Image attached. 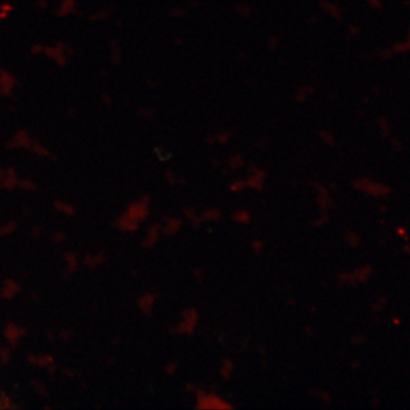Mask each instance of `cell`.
<instances>
[{"mask_svg":"<svg viewBox=\"0 0 410 410\" xmlns=\"http://www.w3.org/2000/svg\"><path fill=\"white\" fill-rule=\"evenodd\" d=\"M107 363H108V364H113V363H114V359H108V360H107Z\"/></svg>","mask_w":410,"mask_h":410,"instance_id":"cell-51","label":"cell"},{"mask_svg":"<svg viewBox=\"0 0 410 410\" xmlns=\"http://www.w3.org/2000/svg\"><path fill=\"white\" fill-rule=\"evenodd\" d=\"M43 235V228L40 227V226H35L31 229V236L33 238H39V237Z\"/></svg>","mask_w":410,"mask_h":410,"instance_id":"cell-38","label":"cell"},{"mask_svg":"<svg viewBox=\"0 0 410 410\" xmlns=\"http://www.w3.org/2000/svg\"><path fill=\"white\" fill-rule=\"evenodd\" d=\"M392 321H394L396 323H400L401 322V320H399V318H393Z\"/></svg>","mask_w":410,"mask_h":410,"instance_id":"cell-48","label":"cell"},{"mask_svg":"<svg viewBox=\"0 0 410 410\" xmlns=\"http://www.w3.org/2000/svg\"><path fill=\"white\" fill-rule=\"evenodd\" d=\"M44 409H52V407H50V406H44Z\"/></svg>","mask_w":410,"mask_h":410,"instance_id":"cell-49","label":"cell"},{"mask_svg":"<svg viewBox=\"0 0 410 410\" xmlns=\"http://www.w3.org/2000/svg\"><path fill=\"white\" fill-rule=\"evenodd\" d=\"M21 291V285L18 284L16 280L13 279V278H6V279L2 281V286L1 288H0V299L9 301L20 294Z\"/></svg>","mask_w":410,"mask_h":410,"instance_id":"cell-8","label":"cell"},{"mask_svg":"<svg viewBox=\"0 0 410 410\" xmlns=\"http://www.w3.org/2000/svg\"><path fill=\"white\" fill-rule=\"evenodd\" d=\"M56 364L55 357L50 355V353H43V355L37 356L36 360V367L41 368V369H47L51 364Z\"/></svg>","mask_w":410,"mask_h":410,"instance_id":"cell-21","label":"cell"},{"mask_svg":"<svg viewBox=\"0 0 410 410\" xmlns=\"http://www.w3.org/2000/svg\"><path fill=\"white\" fill-rule=\"evenodd\" d=\"M18 224L17 221L15 220H8L5 221V223H1L0 221V236H10L13 235L15 231L17 230Z\"/></svg>","mask_w":410,"mask_h":410,"instance_id":"cell-22","label":"cell"},{"mask_svg":"<svg viewBox=\"0 0 410 410\" xmlns=\"http://www.w3.org/2000/svg\"><path fill=\"white\" fill-rule=\"evenodd\" d=\"M199 315L196 309L189 308L182 312V318L174 327V332L179 335H191L196 329Z\"/></svg>","mask_w":410,"mask_h":410,"instance_id":"cell-2","label":"cell"},{"mask_svg":"<svg viewBox=\"0 0 410 410\" xmlns=\"http://www.w3.org/2000/svg\"><path fill=\"white\" fill-rule=\"evenodd\" d=\"M26 333L28 330L25 327L17 325L14 321H8L3 328V336L10 348H16L22 338L26 335Z\"/></svg>","mask_w":410,"mask_h":410,"instance_id":"cell-5","label":"cell"},{"mask_svg":"<svg viewBox=\"0 0 410 410\" xmlns=\"http://www.w3.org/2000/svg\"><path fill=\"white\" fill-rule=\"evenodd\" d=\"M161 234L162 229L160 224L150 225L147 231H146L145 237L141 240V246L144 247V249H152V247L155 246V244L159 242Z\"/></svg>","mask_w":410,"mask_h":410,"instance_id":"cell-12","label":"cell"},{"mask_svg":"<svg viewBox=\"0 0 410 410\" xmlns=\"http://www.w3.org/2000/svg\"><path fill=\"white\" fill-rule=\"evenodd\" d=\"M12 358V348L8 345H0V364L6 366Z\"/></svg>","mask_w":410,"mask_h":410,"instance_id":"cell-27","label":"cell"},{"mask_svg":"<svg viewBox=\"0 0 410 410\" xmlns=\"http://www.w3.org/2000/svg\"><path fill=\"white\" fill-rule=\"evenodd\" d=\"M114 226L120 231L127 232V234H133V232H136L138 230L140 224L135 221L134 219H131V218L128 217L126 213H122L121 216L115 219Z\"/></svg>","mask_w":410,"mask_h":410,"instance_id":"cell-11","label":"cell"},{"mask_svg":"<svg viewBox=\"0 0 410 410\" xmlns=\"http://www.w3.org/2000/svg\"><path fill=\"white\" fill-rule=\"evenodd\" d=\"M232 220L239 225H246L251 221V214L246 210H236L232 214Z\"/></svg>","mask_w":410,"mask_h":410,"instance_id":"cell-25","label":"cell"},{"mask_svg":"<svg viewBox=\"0 0 410 410\" xmlns=\"http://www.w3.org/2000/svg\"><path fill=\"white\" fill-rule=\"evenodd\" d=\"M125 213L131 219H134L137 223L141 224L147 219L150 213V201L148 196H141L137 201L131 202L127 206Z\"/></svg>","mask_w":410,"mask_h":410,"instance_id":"cell-3","label":"cell"},{"mask_svg":"<svg viewBox=\"0 0 410 410\" xmlns=\"http://www.w3.org/2000/svg\"><path fill=\"white\" fill-rule=\"evenodd\" d=\"M18 187L23 191H33L36 190L37 185L31 179H20L18 180Z\"/></svg>","mask_w":410,"mask_h":410,"instance_id":"cell-29","label":"cell"},{"mask_svg":"<svg viewBox=\"0 0 410 410\" xmlns=\"http://www.w3.org/2000/svg\"><path fill=\"white\" fill-rule=\"evenodd\" d=\"M46 337H47L48 340H49V341L55 340V333H54V332H51V330H47V332H46Z\"/></svg>","mask_w":410,"mask_h":410,"instance_id":"cell-43","label":"cell"},{"mask_svg":"<svg viewBox=\"0 0 410 410\" xmlns=\"http://www.w3.org/2000/svg\"><path fill=\"white\" fill-rule=\"evenodd\" d=\"M51 240L54 242L55 244H62L66 240V234L62 230H57L55 231L54 234L51 236Z\"/></svg>","mask_w":410,"mask_h":410,"instance_id":"cell-32","label":"cell"},{"mask_svg":"<svg viewBox=\"0 0 410 410\" xmlns=\"http://www.w3.org/2000/svg\"><path fill=\"white\" fill-rule=\"evenodd\" d=\"M384 304H385V300H383V301L381 300V301H379L378 303L374 304V308H373V309L376 311V309H377V308H379V307H383V306H384Z\"/></svg>","mask_w":410,"mask_h":410,"instance_id":"cell-44","label":"cell"},{"mask_svg":"<svg viewBox=\"0 0 410 410\" xmlns=\"http://www.w3.org/2000/svg\"><path fill=\"white\" fill-rule=\"evenodd\" d=\"M52 206H54L55 211L64 214L65 217H74L75 213H77V209H75L74 205L64 202L62 199H55L54 203H52Z\"/></svg>","mask_w":410,"mask_h":410,"instance_id":"cell-18","label":"cell"},{"mask_svg":"<svg viewBox=\"0 0 410 410\" xmlns=\"http://www.w3.org/2000/svg\"><path fill=\"white\" fill-rule=\"evenodd\" d=\"M118 343H120V340H119L118 337H116L115 340H113V341H112V344H113V345H116Z\"/></svg>","mask_w":410,"mask_h":410,"instance_id":"cell-47","label":"cell"},{"mask_svg":"<svg viewBox=\"0 0 410 410\" xmlns=\"http://www.w3.org/2000/svg\"><path fill=\"white\" fill-rule=\"evenodd\" d=\"M81 387L84 390H87V387H88V385H87V382H82L81 383Z\"/></svg>","mask_w":410,"mask_h":410,"instance_id":"cell-46","label":"cell"},{"mask_svg":"<svg viewBox=\"0 0 410 410\" xmlns=\"http://www.w3.org/2000/svg\"><path fill=\"white\" fill-rule=\"evenodd\" d=\"M108 258L104 252H97V253H87L84 258V266L88 269H96L100 266H104L107 262Z\"/></svg>","mask_w":410,"mask_h":410,"instance_id":"cell-15","label":"cell"},{"mask_svg":"<svg viewBox=\"0 0 410 410\" xmlns=\"http://www.w3.org/2000/svg\"><path fill=\"white\" fill-rule=\"evenodd\" d=\"M374 270L370 266H363L353 270L351 273H343L338 276V281L341 284L345 285H357V284H363L366 283V281L369 279L373 274Z\"/></svg>","mask_w":410,"mask_h":410,"instance_id":"cell-4","label":"cell"},{"mask_svg":"<svg viewBox=\"0 0 410 410\" xmlns=\"http://www.w3.org/2000/svg\"><path fill=\"white\" fill-rule=\"evenodd\" d=\"M21 405L15 404L13 398L6 391H0V410H17L22 409Z\"/></svg>","mask_w":410,"mask_h":410,"instance_id":"cell-19","label":"cell"},{"mask_svg":"<svg viewBox=\"0 0 410 410\" xmlns=\"http://www.w3.org/2000/svg\"><path fill=\"white\" fill-rule=\"evenodd\" d=\"M46 370H47L48 375H49V376H54L56 374V371H57V364H51V366L48 367Z\"/></svg>","mask_w":410,"mask_h":410,"instance_id":"cell-40","label":"cell"},{"mask_svg":"<svg viewBox=\"0 0 410 410\" xmlns=\"http://www.w3.org/2000/svg\"><path fill=\"white\" fill-rule=\"evenodd\" d=\"M397 230H398V234L400 235L402 238L406 239V240L408 239V234H407V231H406V229L404 227H399Z\"/></svg>","mask_w":410,"mask_h":410,"instance_id":"cell-41","label":"cell"},{"mask_svg":"<svg viewBox=\"0 0 410 410\" xmlns=\"http://www.w3.org/2000/svg\"><path fill=\"white\" fill-rule=\"evenodd\" d=\"M177 368H178V364H177L176 363H169L167 366L164 367V370L168 375H175L177 371Z\"/></svg>","mask_w":410,"mask_h":410,"instance_id":"cell-36","label":"cell"},{"mask_svg":"<svg viewBox=\"0 0 410 410\" xmlns=\"http://www.w3.org/2000/svg\"><path fill=\"white\" fill-rule=\"evenodd\" d=\"M345 242H347L351 247H357L359 245L360 238L359 236L353 231H349L347 235H345Z\"/></svg>","mask_w":410,"mask_h":410,"instance_id":"cell-30","label":"cell"},{"mask_svg":"<svg viewBox=\"0 0 410 410\" xmlns=\"http://www.w3.org/2000/svg\"><path fill=\"white\" fill-rule=\"evenodd\" d=\"M221 219V212L217 209L206 210L201 216L202 221H219Z\"/></svg>","mask_w":410,"mask_h":410,"instance_id":"cell-28","label":"cell"},{"mask_svg":"<svg viewBox=\"0 0 410 410\" xmlns=\"http://www.w3.org/2000/svg\"><path fill=\"white\" fill-rule=\"evenodd\" d=\"M63 374H64V376H66L67 378H71V379H73V378H75V377H78V371L77 370H74V369H72V368H69V367H66V368H63Z\"/></svg>","mask_w":410,"mask_h":410,"instance_id":"cell-35","label":"cell"},{"mask_svg":"<svg viewBox=\"0 0 410 410\" xmlns=\"http://www.w3.org/2000/svg\"><path fill=\"white\" fill-rule=\"evenodd\" d=\"M36 360H37V355H33V353H30V355L26 357V361H28L31 366H36Z\"/></svg>","mask_w":410,"mask_h":410,"instance_id":"cell-39","label":"cell"},{"mask_svg":"<svg viewBox=\"0 0 410 410\" xmlns=\"http://www.w3.org/2000/svg\"><path fill=\"white\" fill-rule=\"evenodd\" d=\"M32 144V139L30 138L29 134L26 133L25 130L20 129L17 130L16 133L12 138L8 144H7V148L9 149H16V148H24V149H30Z\"/></svg>","mask_w":410,"mask_h":410,"instance_id":"cell-9","label":"cell"},{"mask_svg":"<svg viewBox=\"0 0 410 410\" xmlns=\"http://www.w3.org/2000/svg\"><path fill=\"white\" fill-rule=\"evenodd\" d=\"M29 150H31L32 153H35L36 155L40 156V157H48V159L56 160V157L50 153V150L48 149L46 146H44L41 142L37 141V140H32L31 147H30Z\"/></svg>","mask_w":410,"mask_h":410,"instance_id":"cell-20","label":"cell"},{"mask_svg":"<svg viewBox=\"0 0 410 410\" xmlns=\"http://www.w3.org/2000/svg\"><path fill=\"white\" fill-rule=\"evenodd\" d=\"M247 187L246 186V182H235L234 185H231V190L235 191V193H239V191H242L244 188Z\"/></svg>","mask_w":410,"mask_h":410,"instance_id":"cell-37","label":"cell"},{"mask_svg":"<svg viewBox=\"0 0 410 410\" xmlns=\"http://www.w3.org/2000/svg\"><path fill=\"white\" fill-rule=\"evenodd\" d=\"M0 189H1V186H0Z\"/></svg>","mask_w":410,"mask_h":410,"instance_id":"cell-52","label":"cell"},{"mask_svg":"<svg viewBox=\"0 0 410 410\" xmlns=\"http://www.w3.org/2000/svg\"><path fill=\"white\" fill-rule=\"evenodd\" d=\"M157 296L153 292H145L139 296L137 300V306L142 315L149 316L153 312L154 306H155Z\"/></svg>","mask_w":410,"mask_h":410,"instance_id":"cell-10","label":"cell"},{"mask_svg":"<svg viewBox=\"0 0 410 410\" xmlns=\"http://www.w3.org/2000/svg\"><path fill=\"white\" fill-rule=\"evenodd\" d=\"M356 188L374 197H385L390 194V188L387 186L382 185V183L378 182H369V180L367 179L357 182Z\"/></svg>","mask_w":410,"mask_h":410,"instance_id":"cell-6","label":"cell"},{"mask_svg":"<svg viewBox=\"0 0 410 410\" xmlns=\"http://www.w3.org/2000/svg\"><path fill=\"white\" fill-rule=\"evenodd\" d=\"M263 247H265V243H263L261 239H254L253 243H252V250H253L255 253H260L263 250Z\"/></svg>","mask_w":410,"mask_h":410,"instance_id":"cell-34","label":"cell"},{"mask_svg":"<svg viewBox=\"0 0 410 410\" xmlns=\"http://www.w3.org/2000/svg\"><path fill=\"white\" fill-rule=\"evenodd\" d=\"M17 85L16 78L8 71L0 70V96H12L15 86Z\"/></svg>","mask_w":410,"mask_h":410,"instance_id":"cell-7","label":"cell"},{"mask_svg":"<svg viewBox=\"0 0 410 410\" xmlns=\"http://www.w3.org/2000/svg\"><path fill=\"white\" fill-rule=\"evenodd\" d=\"M31 296H32V299L35 300V301H39V295L36 294V292H32L31 293Z\"/></svg>","mask_w":410,"mask_h":410,"instance_id":"cell-45","label":"cell"},{"mask_svg":"<svg viewBox=\"0 0 410 410\" xmlns=\"http://www.w3.org/2000/svg\"><path fill=\"white\" fill-rule=\"evenodd\" d=\"M30 386L32 387V390L40 397H46L48 394V390L46 385L44 384L43 382L39 381V379H31L30 381Z\"/></svg>","mask_w":410,"mask_h":410,"instance_id":"cell-26","label":"cell"},{"mask_svg":"<svg viewBox=\"0 0 410 410\" xmlns=\"http://www.w3.org/2000/svg\"><path fill=\"white\" fill-rule=\"evenodd\" d=\"M234 363L230 359L223 360L220 366V375L224 379H229L231 377L232 373H234Z\"/></svg>","mask_w":410,"mask_h":410,"instance_id":"cell-24","label":"cell"},{"mask_svg":"<svg viewBox=\"0 0 410 410\" xmlns=\"http://www.w3.org/2000/svg\"><path fill=\"white\" fill-rule=\"evenodd\" d=\"M406 251H407V252H408V253L410 254V246H408V245H407V246H406Z\"/></svg>","mask_w":410,"mask_h":410,"instance_id":"cell-50","label":"cell"},{"mask_svg":"<svg viewBox=\"0 0 410 410\" xmlns=\"http://www.w3.org/2000/svg\"><path fill=\"white\" fill-rule=\"evenodd\" d=\"M73 335H74V333L72 332V330L66 329V328L61 329V330H59V333H58V337H59V340H62V341H64V342L70 341L71 338H73Z\"/></svg>","mask_w":410,"mask_h":410,"instance_id":"cell-33","label":"cell"},{"mask_svg":"<svg viewBox=\"0 0 410 410\" xmlns=\"http://www.w3.org/2000/svg\"><path fill=\"white\" fill-rule=\"evenodd\" d=\"M196 394V402H195V407L197 409H231L234 408L230 402L226 400L219 394L216 392H209V391L204 390H196L195 391Z\"/></svg>","mask_w":410,"mask_h":410,"instance_id":"cell-1","label":"cell"},{"mask_svg":"<svg viewBox=\"0 0 410 410\" xmlns=\"http://www.w3.org/2000/svg\"><path fill=\"white\" fill-rule=\"evenodd\" d=\"M13 9V6L10 5L8 2H5L2 3L1 6H0V20H5V18L8 16V14L12 12Z\"/></svg>","mask_w":410,"mask_h":410,"instance_id":"cell-31","label":"cell"},{"mask_svg":"<svg viewBox=\"0 0 410 410\" xmlns=\"http://www.w3.org/2000/svg\"><path fill=\"white\" fill-rule=\"evenodd\" d=\"M66 47L65 45L59 44L56 47H46L44 48L45 55H47L48 57L51 58L52 61L58 63V65H65L66 63Z\"/></svg>","mask_w":410,"mask_h":410,"instance_id":"cell-13","label":"cell"},{"mask_svg":"<svg viewBox=\"0 0 410 410\" xmlns=\"http://www.w3.org/2000/svg\"><path fill=\"white\" fill-rule=\"evenodd\" d=\"M75 9V0H63L57 9V16H67Z\"/></svg>","mask_w":410,"mask_h":410,"instance_id":"cell-23","label":"cell"},{"mask_svg":"<svg viewBox=\"0 0 410 410\" xmlns=\"http://www.w3.org/2000/svg\"><path fill=\"white\" fill-rule=\"evenodd\" d=\"M5 169V177H3L1 182H0V186H1V189L13 191L18 187V180L20 179H18L17 172L14 167H8Z\"/></svg>","mask_w":410,"mask_h":410,"instance_id":"cell-14","label":"cell"},{"mask_svg":"<svg viewBox=\"0 0 410 410\" xmlns=\"http://www.w3.org/2000/svg\"><path fill=\"white\" fill-rule=\"evenodd\" d=\"M64 261L66 262V268L63 272L64 278L70 277L71 274L77 273L79 268H80V262H79L78 255L72 251L65 252V253H64Z\"/></svg>","mask_w":410,"mask_h":410,"instance_id":"cell-16","label":"cell"},{"mask_svg":"<svg viewBox=\"0 0 410 410\" xmlns=\"http://www.w3.org/2000/svg\"><path fill=\"white\" fill-rule=\"evenodd\" d=\"M32 51H33V54H36V52L37 54H39V52L44 51V47L40 46V45H35L32 48Z\"/></svg>","mask_w":410,"mask_h":410,"instance_id":"cell-42","label":"cell"},{"mask_svg":"<svg viewBox=\"0 0 410 410\" xmlns=\"http://www.w3.org/2000/svg\"><path fill=\"white\" fill-rule=\"evenodd\" d=\"M182 226V221L179 218H165V224L161 226L162 234L165 236H171L177 234Z\"/></svg>","mask_w":410,"mask_h":410,"instance_id":"cell-17","label":"cell"}]
</instances>
